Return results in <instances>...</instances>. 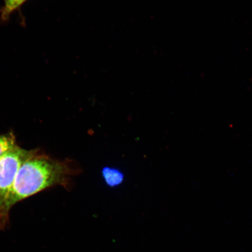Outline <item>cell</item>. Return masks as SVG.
I'll list each match as a JSON object with an SVG mask.
<instances>
[{"label": "cell", "mask_w": 252, "mask_h": 252, "mask_svg": "<svg viewBox=\"0 0 252 252\" xmlns=\"http://www.w3.org/2000/svg\"><path fill=\"white\" fill-rule=\"evenodd\" d=\"M101 175L103 182L110 188L120 187L125 179V173L116 167L104 166L101 170Z\"/></svg>", "instance_id": "3"}, {"label": "cell", "mask_w": 252, "mask_h": 252, "mask_svg": "<svg viewBox=\"0 0 252 252\" xmlns=\"http://www.w3.org/2000/svg\"><path fill=\"white\" fill-rule=\"evenodd\" d=\"M27 0H4V7L2 9V19L6 20L12 12L23 4Z\"/></svg>", "instance_id": "5"}, {"label": "cell", "mask_w": 252, "mask_h": 252, "mask_svg": "<svg viewBox=\"0 0 252 252\" xmlns=\"http://www.w3.org/2000/svg\"><path fill=\"white\" fill-rule=\"evenodd\" d=\"M16 146L0 157V228L4 229L9 222L7 204L12 186L22 165L39 152Z\"/></svg>", "instance_id": "2"}, {"label": "cell", "mask_w": 252, "mask_h": 252, "mask_svg": "<svg viewBox=\"0 0 252 252\" xmlns=\"http://www.w3.org/2000/svg\"><path fill=\"white\" fill-rule=\"evenodd\" d=\"M17 145L13 132L0 134V157L13 149Z\"/></svg>", "instance_id": "4"}, {"label": "cell", "mask_w": 252, "mask_h": 252, "mask_svg": "<svg viewBox=\"0 0 252 252\" xmlns=\"http://www.w3.org/2000/svg\"><path fill=\"white\" fill-rule=\"evenodd\" d=\"M82 172L80 165L75 160L53 159L39 151L19 170L7 201L8 212L15 204L46 189L61 186L70 190L72 176Z\"/></svg>", "instance_id": "1"}]
</instances>
